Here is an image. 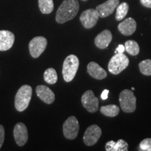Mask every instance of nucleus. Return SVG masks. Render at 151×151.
Returning a JSON list of instances; mask_svg holds the SVG:
<instances>
[{"label": "nucleus", "mask_w": 151, "mask_h": 151, "mask_svg": "<svg viewBox=\"0 0 151 151\" xmlns=\"http://www.w3.org/2000/svg\"><path fill=\"white\" fill-rule=\"evenodd\" d=\"M112 37V34L109 30H104L96 37L94 39V43L96 46L100 49L106 48L110 44Z\"/></svg>", "instance_id": "dca6fc26"}, {"label": "nucleus", "mask_w": 151, "mask_h": 151, "mask_svg": "<svg viewBox=\"0 0 151 151\" xmlns=\"http://www.w3.org/2000/svg\"><path fill=\"white\" fill-rule=\"evenodd\" d=\"M15 36L8 30H0V51H6L13 46Z\"/></svg>", "instance_id": "ddd939ff"}, {"label": "nucleus", "mask_w": 151, "mask_h": 151, "mask_svg": "<svg viewBox=\"0 0 151 151\" xmlns=\"http://www.w3.org/2000/svg\"><path fill=\"white\" fill-rule=\"evenodd\" d=\"M39 7L41 12L43 14H49L52 13L54 9V4L52 0H38Z\"/></svg>", "instance_id": "6ab92c4d"}, {"label": "nucleus", "mask_w": 151, "mask_h": 151, "mask_svg": "<svg viewBox=\"0 0 151 151\" xmlns=\"http://www.w3.org/2000/svg\"><path fill=\"white\" fill-rule=\"evenodd\" d=\"M109 93V90H104V91L102 92V93H101V99H102L103 100L107 99V98H108Z\"/></svg>", "instance_id": "c756f323"}, {"label": "nucleus", "mask_w": 151, "mask_h": 151, "mask_svg": "<svg viewBox=\"0 0 151 151\" xmlns=\"http://www.w3.org/2000/svg\"><path fill=\"white\" fill-rule=\"evenodd\" d=\"M99 16L96 9H88L83 11L80 16V20L83 25L86 29L93 27L98 21Z\"/></svg>", "instance_id": "9d476101"}, {"label": "nucleus", "mask_w": 151, "mask_h": 151, "mask_svg": "<svg viewBox=\"0 0 151 151\" xmlns=\"http://www.w3.org/2000/svg\"><path fill=\"white\" fill-rule=\"evenodd\" d=\"M140 150L143 151H151V139H145L141 141L139 145Z\"/></svg>", "instance_id": "393cba45"}, {"label": "nucleus", "mask_w": 151, "mask_h": 151, "mask_svg": "<svg viewBox=\"0 0 151 151\" xmlns=\"http://www.w3.org/2000/svg\"><path fill=\"white\" fill-rule=\"evenodd\" d=\"M47 39L43 37H36L33 38L29 43V50L31 56L37 58L46 50Z\"/></svg>", "instance_id": "0eeeda50"}, {"label": "nucleus", "mask_w": 151, "mask_h": 151, "mask_svg": "<svg viewBox=\"0 0 151 151\" xmlns=\"http://www.w3.org/2000/svg\"><path fill=\"white\" fill-rule=\"evenodd\" d=\"M118 5L119 0H108L106 2L97 6L96 11L100 18H106L112 14Z\"/></svg>", "instance_id": "f8f14e48"}, {"label": "nucleus", "mask_w": 151, "mask_h": 151, "mask_svg": "<svg viewBox=\"0 0 151 151\" xmlns=\"http://www.w3.org/2000/svg\"><path fill=\"white\" fill-rule=\"evenodd\" d=\"M137 29V22L133 18L125 19L118 24V29L124 36H130L134 33Z\"/></svg>", "instance_id": "2eb2a0df"}, {"label": "nucleus", "mask_w": 151, "mask_h": 151, "mask_svg": "<svg viewBox=\"0 0 151 151\" xmlns=\"http://www.w3.org/2000/svg\"><path fill=\"white\" fill-rule=\"evenodd\" d=\"M132 90H135V89H134V88H132Z\"/></svg>", "instance_id": "7c9ffc66"}, {"label": "nucleus", "mask_w": 151, "mask_h": 151, "mask_svg": "<svg viewBox=\"0 0 151 151\" xmlns=\"http://www.w3.org/2000/svg\"><path fill=\"white\" fill-rule=\"evenodd\" d=\"M139 69L143 75L151 76V60H146L139 63Z\"/></svg>", "instance_id": "5701e85b"}, {"label": "nucleus", "mask_w": 151, "mask_h": 151, "mask_svg": "<svg viewBox=\"0 0 151 151\" xmlns=\"http://www.w3.org/2000/svg\"><path fill=\"white\" fill-rule=\"evenodd\" d=\"M36 92L39 99L44 103L50 104L55 101V97L54 92L48 87L43 85L38 86L36 88Z\"/></svg>", "instance_id": "4468645a"}, {"label": "nucleus", "mask_w": 151, "mask_h": 151, "mask_svg": "<svg viewBox=\"0 0 151 151\" xmlns=\"http://www.w3.org/2000/svg\"><path fill=\"white\" fill-rule=\"evenodd\" d=\"M100 111H101V113L106 116L115 117L118 115L119 112H120V109L118 106L111 104L101 106Z\"/></svg>", "instance_id": "a211bd4d"}, {"label": "nucleus", "mask_w": 151, "mask_h": 151, "mask_svg": "<svg viewBox=\"0 0 151 151\" xmlns=\"http://www.w3.org/2000/svg\"><path fill=\"white\" fill-rule=\"evenodd\" d=\"M83 1H87V0H83Z\"/></svg>", "instance_id": "2f4dec72"}, {"label": "nucleus", "mask_w": 151, "mask_h": 151, "mask_svg": "<svg viewBox=\"0 0 151 151\" xmlns=\"http://www.w3.org/2000/svg\"><path fill=\"white\" fill-rule=\"evenodd\" d=\"M124 48H125L126 51L131 55H137L140 50L139 44L135 41L132 40L126 41L125 44H124Z\"/></svg>", "instance_id": "412c9836"}, {"label": "nucleus", "mask_w": 151, "mask_h": 151, "mask_svg": "<svg viewBox=\"0 0 151 151\" xmlns=\"http://www.w3.org/2000/svg\"><path fill=\"white\" fill-rule=\"evenodd\" d=\"M129 60L123 53H116L111 58L109 63V71L114 75L119 74L128 67Z\"/></svg>", "instance_id": "20e7f679"}, {"label": "nucleus", "mask_w": 151, "mask_h": 151, "mask_svg": "<svg viewBox=\"0 0 151 151\" xmlns=\"http://www.w3.org/2000/svg\"><path fill=\"white\" fill-rule=\"evenodd\" d=\"M124 50H125V48H124V46H123V45L120 44L118 46V48H116V51H115V53L116 54L117 52H119V53H123Z\"/></svg>", "instance_id": "c85d7f7f"}, {"label": "nucleus", "mask_w": 151, "mask_h": 151, "mask_svg": "<svg viewBox=\"0 0 151 151\" xmlns=\"http://www.w3.org/2000/svg\"><path fill=\"white\" fill-rule=\"evenodd\" d=\"M120 107L125 113H132L136 110L137 98L131 90H124L120 94L119 97Z\"/></svg>", "instance_id": "39448f33"}, {"label": "nucleus", "mask_w": 151, "mask_h": 151, "mask_svg": "<svg viewBox=\"0 0 151 151\" xmlns=\"http://www.w3.org/2000/svg\"><path fill=\"white\" fill-rule=\"evenodd\" d=\"M115 141H110L109 142L106 143L105 146V148L106 151H113V148H114L115 146Z\"/></svg>", "instance_id": "bb28decb"}, {"label": "nucleus", "mask_w": 151, "mask_h": 151, "mask_svg": "<svg viewBox=\"0 0 151 151\" xmlns=\"http://www.w3.org/2000/svg\"><path fill=\"white\" fill-rule=\"evenodd\" d=\"M14 135L18 146H23L28 140V132L25 124L22 122L17 123L14 127Z\"/></svg>", "instance_id": "9b49d317"}, {"label": "nucleus", "mask_w": 151, "mask_h": 151, "mask_svg": "<svg viewBox=\"0 0 151 151\" xmlns=\"http://www.w3.org/2000/svg\"><path fill=\"white\" fill-rule=\"evenodd\" d=\"M140 1L144 6L147 8H151V0H140Z\"/></svg>", "instance_id": "cd10ccee"}, {"label": "nucleus", "mask_w": 151, "mask_h": 151, "mask_svg": "<svg viewBox=\"0 0 151 151\" xmlns=\"http://www.w3.org/2000/svg\"><path fill=\"white\" fill-rule=\"evenodd\" d=\"M128 150V143L123 139H119L115 143L113 151H127Z\"/></svg>", "instance_id": "b1692460"}, {"label": "nucleus", "mask_w": 151, "mask_h": 151, "mask_svg": "<svg viewBox=\"0 0 151 151\" xmlns=\"http://www.w3.org/2000/svg\"><path fill=\"white\" fill-rule=\"evenodd\" d=\"M116 9V20H121L127 16L128 11H129V5L127 4V3L123 2L119 4Z\"/></svg>", "instance_id": "4be33fe9"}, {"label": "nucleus", "mask_w": 151, "mask_h": 151, "mask_svg": "<svg viewBox=\"0 0 151 151\" xmlns=\"http://www.w3.org/2000/svg\"><path fill=\"white\" fill-rule=\"evenodd\" d=\"M5 138V132L4 128L1 124H0V149H1V146H2L4 141Z\"/></svg>", "instance_id": "a878e982"}, {"label": "nucleus", "mask_w": 151, "mask_h": 151, "mask_svg": "<svg viewBox=\"0 0 151 151\" xmlns=\"http://www.w3.org/2000/svg\"><path fill=\"white\" fill-rule=\"evenodd\" d=\"M87 70L90 76L97 80H102L107 76L106 71L94 62H91L88 64Z\"/></svg>", "instance_id": "f3484780"}, {"label": "nucleus", "mask_w": 151, "mask_h": 151, "mask_svg": "<svg viewBox=\"0 0 151 151\" xmlns=\"http://www.w3.org/2000/svg\"><path fill=\"white\" fill-rule=\"evenodd\" d=\"M79 131V123L77 118L70 116L65 120L63 124V134L68 139H74L77 137Z\"/></svg>", "instance_id": "423d86ee"}, {"label": "nucleus", "mask_w": 151, "mask_h": 151, "mask_svg": "<svg viewBox=\"0 0 151 151\" xmlns=\"http://www.w3.org/2000/svg\"><path fill=\"white\" fill-rule=\"evenodd\" d=\"M81 102L83 107L90 113H95L99 109V100L92 90H88L83 94Z\"/></svg>", "instance_id": "1a4fd4ad"}, {"label": "nucleus", "mask_w": 151, "mask_h": 151, "mask_svg": "<svg viewBox=\"0 0 151 151\" xmlns=\"http://www.w3.org/2000/svg\"><path fill=\"white\" fill-rule=\"evenodd\" d=\"M79 67V60L74 55H69L66 58L62 67V75L66 82H70L74 78Z\"/></svg>", "instance_id": "7ed1b4c3"}, {"label": "nucleus", "mask_w": 151, "mask_h": 151, "mask_svg": "<svg viewBox=\"0 0 151 151\" xmlns=\"http://www.w3.org/2000/svg\"><path fill=\"white\" fill-rule=\"evenodd\" d=\"M101 135V129L97 124H92L87 128L83 136V141L88 146H92L97 143Z\"/></svg>", "instance_id": "6e6552de"}, {"label": "nucleus", "mask_w": 151, "mask_h": 151, "mask_svg": "<svg viewBox=\"0 0 151 151\" xmlns=\"http://www.w3.org/2000/svg\"><path fill=\"white\" fill-rule=\"evenodd\" d=\"M32 94V88L28 85L20 87L15 97V107L16 110L22 112L27 108Z\"/></svg>", "instance_id": "f03ea898"}, {"label": "nucleus", "mask_w": 151, "mask_h": 151, "mask_svg": "<svg viewBox=\"0 0 151 151\" xmlns=\"http://www.w3.org/2000/svg\"><path fill=\"white\" fill-rule=\"evenodd\" d=\"M79 11L78 0H64L56 13V21L63 24L74 18Z\"/></svg>", "instance_id": "f257e3e1"}, {"label": "nucleus", "mask_w": 151, "mask_h": 151, "mask_svg": "<svg viewBox=\"0 0 151 151\" xmlns=\"http://www.w3.org/2000/svg\"><path fill=\"white\" fill-rule=\"evenodd\" d=\"M43 78L47 83L55 84L58 81V74L53 68H49L45 71Z\"/></svg>", "instance_id": "aec40b11"}]
</instances>
